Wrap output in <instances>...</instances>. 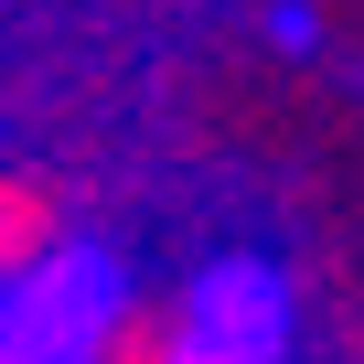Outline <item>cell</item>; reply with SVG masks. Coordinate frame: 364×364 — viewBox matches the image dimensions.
Wrapping results in <instances>:
<instances>
[{
	"label": "cell",
	"mask_w": 364,
	"mask_h": 364,
	"mask_svg": "<svg viewBox=\"0 0 364 364\" xmlns=\"http://www.w3.org/2000/svg\"><path fill=\"white\" fill-rule=\"evenodd\" d=\"M75 364H215L204 353V300L193 289H118L86 321V353Z\"/></svg>",
	"instance_id": "1"
},
{
	"label": "cell",
	"mask_w": 364,
	"mask_h": 364,
	"mask_svg": "<svg viewBox=\"0 0 364 364\" xmlns=\"http://www.w3.org/2000/svg\"><path fill=\"white\" fill-rule=\"evenodd\" d=\"M75 257V193L33 161H0V289H43Z\"/></svg>",
	"instance_id": "2"
}]
</instances>
